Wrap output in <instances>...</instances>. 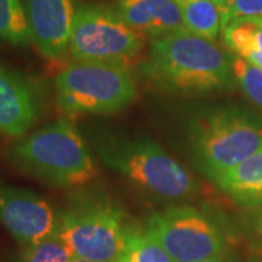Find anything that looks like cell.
Masks as SVG:
<instances>
[{"mask_svg":"<svg viewBox=\"0 0 262 262\" xmlns=\"http://www.w3.org/2000/svg\"><path fill=\"white\" fill-rule=\"evenodd\" d=\"M233 54L214 41L182 28L151 41L141 75L175 95H206L232 88Z\"/></svg>","mask_w":262,"mask_h":262,"instance_id":"obj_1","label":"cell"},{"mask_svg":"<svg viewBox=\"0 0 262 262\" xmlns=\"http://www.w3.org/2000/svg\"><path fill=\"white\" fill-rule=\"evenodd\" d=\"M10 160L54 187L84 185L96 175L83 137L69 118L50 122L16 143L10 149Z\"/></svg>","mask_w":262,"mask_h":262,"instance_id":"obj_2","label":"cell"},{"mask_svg":"<svg viewBox=\"0 0 262 262\" xmlns=\"http://www.w3.org/2000/svg\"><path fill=\"white\" fill-rule=\"evenodd\" d=\"M198 169L219 178L262 149V118L241 106H219L198 114L189 130Z\"/></svg>","mask_w":262,"mask_h":262,"instance_id":"obj_3","label":"cell"},{"mask_svg":"<svg viewBox=\"0 0 262 262\" xmlns=\"http://www.w3.org/2000/svg\"><path fill=\"white\" fill-rule=\"evenodd\" d=\"M95 147L106 166L151 195L184 200L195 194L192 175L155 141L106 134Z\"/></svg>","mask_w":262,"mask_h":262,"instance_id":"obj_4","label":"cell"},{"mask_svg":"<svg viewBox=\"0 0 262 262\" xmlns=\"http://www.w3.org/2000/svg\"><path fill=\"white\" fill-rule=\"evenodd\" d=\"M58 106L66 114H113L127 108L137 88L128 67L73 61L54 80Z\"/></svg>","mask_w":262,"mask_h":262,"instance_id":"obj_5","label":"cell"},{"mask_svg":"<svg viewBox=\"0 0 262 262\" xmlns=\"http://www.w3.org/2000/svg\"><path fill=\"white\" fill-rule=\"evenodd\" d=\"M133 226L121 208L103 198H80L60 214L57 236L73 256L117 262Z\"/></svg>","mask_w":262,"mask_h":262,"instance_id":"obj_6","label":"cell"},{"mask_svg":"<svg viewBox=\"0 0 262 262\" xmlns=\"http://www.w3.org/2000/svg\"><path fill=\"white\" fill-rule=\"evenodd\" d=\"M143 48V37L115 10L101 5L76 9L69 54L73 61L130 67Z\"/></svg>","mask_w":262,"mask_h":262,"instance_id":"obj_7","label":"cell"},{"mask_svg":"<svg viewBox=\"0 0 262 262\" xmlns=\"http://www.w3.org/2000/svg\"><path fill=\"white\" fill-rule=\"evenodd\" d=\"M149 232L177 262H203L225 249L222 230L198 208L170 207L150 215Z\"/></svg>","mask_w":262,"mask_h":262,"instance_id":"obj_8","label":"cell"},{"mask_svg":"<svg viewBox=\"0 0 262 262\" xmlns=\"http://www.w3.org/2000/svg\"><path fill=\"white\" fill-rule=\"evenodd\" d=\"M0 225L28 246L56 236L60 215L35 192L0 182Z\"/></svg>","mask_w":262,"mask_h":262,"instance_id":"obj_9","label":"cell"},{"mask_svg":"<svg viewBox=\"0 0 262 262\" xmlns=\"http://www.w3.org/2000/svg\"><path fill=\"white\" fill-rule=\"evenodd\" d=\"M31 42L47 60H60L69 51L75 20L73 0H24Z\"/></svg>","mask_w":262,"mask_h":262,"instance_id":"obj_10","label":"cell"},{"mask_svg":"<svg viewBox=\"0 0 262 262\" xmlns=\"http://www.w3.org/2000/svg\"><path fill=\"white\" fill-rule=\"evenodd\" d=\"M37 91L15 70L0 64V134L22 137L37 121Z\"/></svg>","mask_w":262,"mask_h":262,"instance_id":"obj_11","label":"cell"},{"mask_svg":"<svg viewBox=\"0 0 262 262\" xmlns=\"http://www.w3.org/2000/svg\"><path fill=\"white\" fill-rule=\"evenodd\" d=\"M118 13L151 41L184 28L178 0H118Z\"/></svg>","mask_w":262,"mask_h":262,"instance_id":"obj_12","label":"cell"},{"mask_svg":"<svg viewBox=\"0 0 262 262\" xmlns=\"http://www.w3.org/2000/svg\"><path fill=\"white\" fill-rule=\"evenodd\" d=\"M234 204L246 208L262 206V149L214 181Z\"/></svg>","mask_w":262,"mask_h":262,"instance_id":"obj_13","label":"cell"},{"mask_svg":"<svg viewBox=\"0 0 262 262\" xmlns=\"http://www.w3.org/2000/svg\"><path fill=\"white\" fill-rule=\"evenodd\" d=\"M222 31L225 46L233 56L262 69V18H234Z\"/></svg>","mask_w":262,"mask_h":262,"instance_id":"obj_14","label":"cell"},{"mask_svg":"<svg viewBox=\"0 0 262 262\" xmlns=\"http://www.w3.org/2000/svg\"><path fill=\"white\" fill-rule=\"evenodd\" d=\"M184 28L189 32L214 41L222 25V13L213 0H178Z\"/></svg>","mask_w":262,"mask_h":262,"instance_id":"obj_15","label":"cell"},{"mask_svg":"<svg viewBox=\"0 0 262 262\" xmlns=\"http://www.w3.org/2000/svg\"><path fill=\"white\" fill-rule=\"evenodd\" d=\"M117 262H177L144 229L131 227Z\"/></svg>","mask_w":262,"mask_h":262,"instance_id":"obj_16","label":"cell"},{"mask_svg":"<svg viewBox=\"0 0 262 262\" xmlns=\"http://www.w3.org/2000/svg\"><path fill=\"white\" fill-rule=\"evenodd\" d=\"M0 41L22 47L31 41L24 3L20 0H0Z\"/></svg>","mask_w":262,"mask_h":262,"instance_id":"obj_17","label":"cell"},{"mask_svg":"<svg viewBox=\"0 0 262 262\" xmlns=\"http://www.w3.org/2000/svg\"><path fill=\"white\" fill-rule=\"evenodd\" d=\"M72 258L73 255L69 248L56 234L37 244L24 246L16 262H70Z\"/></svg>","mask_w":262,"mask_h":262,"instance_id":"obj_18","label":"cell"},{"mask_svg":"<svg viewBox=\"0 0 262 262\" xmlns=\"http://www.w3.org/2000/svg\"><path fill=\"white\" fill-rule=\"evenodd\" d=\"M232 72L234 82L242 89L245 96L259 108L262 113V69L233 56Z\"/></svg>","mask_w":262,"mask_h":262,"instance_id":"obj_19","label":"cell"},{"mask_svg":"<svg viewBox=\"0 0 262 262\" xmlns=\"http://www.w3.org/2000/svg\"><path fill=\"white\" fill-rule=\"evenodd\" d=\"M241 16L262 18V0H233L222 16V25L225 27L229 20ZM223 29V28H222Z\"/></svg>","mask_w":262,"mask_h":262,"instance_id":"obj_20","label":"cell"},{"mask_svg":"<svg viewBox=\"0 0 262 262\" xmlns=\"http://www.w3.org/2000/svg\"><path fill=\"white\" fill-rule=\"evenodd\" d=\"M249 219V241L255 251L262 252V206Z\"/></svg>","mask_w":262,"mask_h":262,"instance_id":"obj_21","label":"cell"},{"mask_svg":"<svg viewBox=\"0 0 262 262\" xmlns=\"http://www.w3.org/2000/svg\"><path fill=\"white\" fill-rule=\"evenodd\" d=\"M215 5H217V8L220 9V13H222V16L226 13V10L229 9V6H230V3L233 2V0H213Z\"/></svg>","mask_w":262,"mask_h":262,"instance_id":"obj_22","label":"cell"},{"mask_svg":"<svg viewBox=\"0 0 262 262\" xmlns=\"http://www.w3.org/2000/svg\"><path fill=\"white\" fill-rule=\"evenodd\" d=\"M70 262H92V261H88V259H83V258H77V256H73Z\"/></svg>","mask_w":262,"mask_h":262,"instance_id":"obj_23","label":"cell"},{"mask_svg":"<svg viewBox=\"0 0 262 262\" xmlns=\"http://www.w3.org/2000/svg\"><path fill=\"white\" fill-rule=\"evenodd\" d=\"M203 262H223V259H222V256H215V258H211V259H207V261Z\"/></svg>","mask_w":262,"mask_h":262,"instance_id":"obj_24","label":"cell"},{"mask_svg":"<svg viewBox=\"0 0 262 262\" xmlns=\"http://www.w3.org/2000/svg\"><path fill=\"white\" fill-rule=\"evenodd\" d=\"M0 262H2V261H0Z\"/></svg>","mask_w":262,"mask_h":262,"instance_id":"obj_25","label":"cell"}]
</instances>
